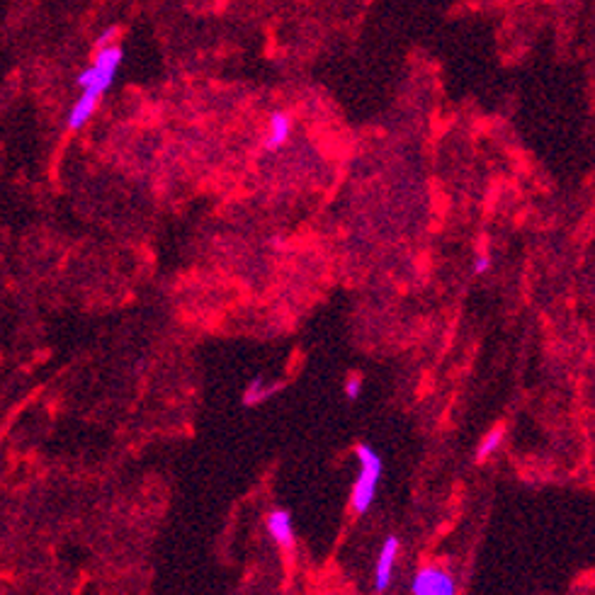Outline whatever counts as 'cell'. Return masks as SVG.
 <instances>
[{
  "instance_id": "cell-7",
  "label": "cell",
  "mask_w": 595,
  "mask_h": 595,
  "mask_svg": "<svg viewBox=\"0 0 595 595\" xmlns=\"http://www.w3.org/2000/svg\"><path fill=\"white\" fill-rule=\"evenodd\" d=\"M98 105H100V100L90 98V95L81 93V95L75 98L74 105H71V110H68V117H66V129L81 131L83 127L93 120V114H95Z\"/></svg>"
},
{
  "instance_id": "cell-10",
  "label": "cell",
  "mask_w": 595,
  "mask_h": 595,
  "mask_svg": "<svg viewBox=\"0 0 595 595\" xmlns=\"http://www.w3.org/2000/svg\"><path fill=\"white\" fill-rule=\"evenodd\" d=\"M362 389H365L362 375H351L345 379V384H342V392H345V396L351 401H358L360 396H362Z\"/></svg>"
},
{
  "instance_id": "cell-3",
  "label": "cell",
  "mask_w": 595,
  "mask_h": 595,
  "mask_svg": "<svg viewBox=\"0 0 595 595\" xmlns=\"http://www.w3.org/2000/svg\"><path fill=\"white\" fill-rule=\"evenodd\" d=\"M411 595H457V581L440 564H425L411 581Z\"/></svg>"
},
{
  "instance_id": "cell-2",
  "label": "cell",
  "mask_w": 595,
  "mask_h": 595,
  "mask_svg": "<svg viewBox=\"0 0 595 595\" xmlns=\"http://www.w3.org/2000/svg\"><path fill=\"white\" fill-rule=\"evenodd\" d=\"M122 61L124 51L117 41L105 44V47H98L90 66H85L81 74H78V88H81V93H85V95L95 100L102 98L107 90L112 88L114 78H117L120 68H122Z\"/></svg>"
},
{
  "instance_id": "cell-5",
  "label": "cell",
  "mask_w": 595,
  "mask_h": 595,
  "mask_svg": "<svg viewBox=\"0 0 595 595\" xmlns=\"http://www.w3.org/2000/svg\"><path fill=\"white\" fill-rule=\"evenodd\" d=\"M265 530H268L270 539L280 546V549H292L294 542H297V535H294V522L289 511L285 508H275L270 511L268 518H265Z\"/></svg>"
},
{
  "instance_id": "cell-6",
  "label": "cell",
  "mask_w": 595,
  "mask_h": 595,
  "mask_svg": "<svg viewBox=\"0 0 595 595\" xmlns=\"http://www.w3.org/2000/svg\"><path fill=\"white\" fill-rule=\"evenodd\" d=\"M292 129H294V122L289 114L282 112V110L270 114L265 148H268V151H280V148L285 147L287 141H289V137H292Z\"/></svg>"
},
{
  "instance_id": "cell-11",
  "label": "cell",
  "mask_w": 595,
  "mask_h": 595,
  "mask_svg": "<svg viewBox=\"0 0 595 595\" xmlns=\"http://www.w3.org/2000/svg\"><path fill=\"white\" fill-rule=\"evenodd\" d=\"M491 265H493V262H491V255L482 253L476 261H474V268H472L474 275H486L491 270Z\"/></svg>"
},
{
  "instance_id": "cell-12",
  "label": "cell",
  "mask_w": 595,
  "mask_h": 595,
  "mask_svg": "<svg viewBox=\"0 0 595 595\" xmlns=\"http://www.w3.org/2000/svg\"><path fill=\"white\" fill-rule=\"evenodd\" d=\"M114 37H117V27H107L105 32L98 37V47H105V44H112Z\"/></svg>"
},
{
  "instance_id": "cell-8",
  "label": "cell",
  "mask_w": 595,
  "mask_h": 595,
  "mask_svg": "<svg viewBox=\"0 0 595 595\" xmlns=\"http://www.w3.org/2000/svg\"><path fill=\"white\" fill-rule=\"evenodd\" d=\"M278 389L280 384H268V379L253 377V379L248 382V386L244 389V404L245 406H258L262 401H268Z\"/></svg>"
},
{
  "instance_id": "cell-1",
  "label": "cell",
  "mask_w": 595,
  "mask_h": 595,
  "mask_svg": "<svg viewBox=\"0 0 595 595\" xmlns=\"http://www.w3.org/2000/svg\"><path fill=\"white\" fill-rule=\"evenodd\" d=\"M355 455H358V479L352 484L351 508L355 515H365L375 503L377 489H379L384 474V462L382 455L368 442H360L355 448Z\"/></svg>"
},
{
  "instance_id": "cell-9",
  "label": "cell",
  "mask_w": 595,
  "mask_h": 595,
  "mask_svg": "<svg viewBox=\"0 0 595 595\" xmlns=\"http://www.w3.org/2000/svg\"><path fill=\"white\" fill-rule=\"evenodd\" d=\"M503 428H496V431H489L486 435L482 438V442H479V448H476V459L479 462H484V459H489V457H493L498 452V448H501V442H503Z\"/></svg>"
},
{
  "instance_id": "cell-4",
  "label": "cell",
  "mask_w": 595,
  "mask_h": 595,
  "mask_svg": "<svg viewBox=\"0 0 595 595\" xmlns=\"http://www.w3.org/2000/svg\"><path fill=\"white\" fill-rule=\"evenodd\" d=\"M399 555H401V539L396 537V535H389V537L382 542V546H379V555H377V562H375L377 593H384L386 588L392 586L394 569H396Z\"/></svg>"
}]
</instances>
